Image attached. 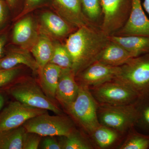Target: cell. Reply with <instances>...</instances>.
<instances>
[{"label": "cell", "mask_w": 149, "mask_h": 149, "mask_svg": "<svg viewBox=\"0 0 149 149\" xmlns=\"http://www.w3.org/2000/svg\"><path fill=\"white\" fill-rule=\"evenodd\" d=\"M108 36L88 25L79 27L66 40L65 46L72 61L75 76L95 61L97 56L109 42Z\"/></svg>", "instance_id": "cell-1"}, {"label": "cell", "mask_w": 149, "mask_h": 149, "mask_svg": "<svg viewBox=\"0 0 149 149\" xmlns=\"http://www.w3.org/2000/svg\"><path fill=\"white\" fill-rule=\"evenodd\" d=\"M35 21L31 17L22 19L15 24L13 42L22 49L29 50L39 37Z\"/></svg>", "instance_id": "cell-12"}, {"label": "cell", "mask_w": 149, "mask_h": 149, "mask_svg": "<svg viewBox=\"0 0 149 149\" xmlns=\"http://www.w3.org/2000/svg\"><path fill=\"white\" fill-rule=\"evenodd\" d=\"M99 104L119 106L135 103L140 98L131 88L113 80L89 88Z\"/></svg>", "instance_id": "cell-6"}, {"label": "cell", "mask_w": 149, "mask_h": 149, "mask_svg": "<svg viewBox=\"0 0 149 149\" xmlns=\"http://www.w3.org/2000/svg\"><path fill=\"white\" fill-rule=\"evenodd\" d=\"M114 80L130 87L140 98H149V53L133 57L120 66Z\"/></svg>", "instance_id": "cell-3"}, {"label": "cell", "mask_w": 149, "mask_h": 149, "mask_svg": "<svg viewBox=\"0 0 149 149\" xmlns=\"http://www.w3.org/2000/svg\"><path fill=\"white\" fill-rule=\"evenodd\" d=\"M59 13L68 22L76 27L88 25L80 0H54Z\"/></svg>", "instance_id": "cell-14"}, {"label": "cell", "mask_w": 149, "mask_h": 149, "mask_svg": "<svg viewBox=\"0 0 149 149\" xmlns=\"http://www.w3.org/2000/svg\"><path fill=\"white\" fill-rule=\"evenodd\" d=\"M119 132L109 127L100 125L91 136L96 144L102 148H106L114 144L119 139Z\"/></svg>", "instance_id": "cell-22"}, {"label": "cell", "mask_w": 149, "mask_h": 149, "mask_svg": "<svg viewBox=\"0 0 149 149\" xmlns=\"http://www.w3.org/2000/svg\"><path fill=\"white\" fill-rule=\"evenodd\" d=\"M136 103L119 106L99 104L97 116L100 124L119 133L128 132L134 127L137 121L138 112Z\"/></svg>", "instance_id": "cell-5"}, {"label": "cell", "mask_w": 149, "mask_h": 149, "mask_svg": "<svg viewBox=\"0 0 149 149\" xmlns=\"http://www.w3.org/2000/svg\"><path fill=\"white\" fill-rule=\"evenodd\" d=\"M7 40L6 34H2L0 35V59L4 56L5 47Z\"/></svg>", "instance_id": "cell-32"}, {"label": "cell", "mask_w": 149, "mask_h": 149, "mask_svg": "<svg viewBox=\"0 0 149 149\" xmlns=\"http://www.w3.org/2000/svg\"><path fill=\"white\" fill-rule=\"evenodd\" d=\"M5 103V97L3 95L0 91V111L2 109Z\"/></svg>", "instance_id": "cell-34"}, {"label": "cell", "mask_w": 149, "mask_h": 149, "mask_svg": "<svg viewBox=\"0 0 149 149\" xmlns=\"http://www.w3.org/2000/svg\"><path fill=\"white\" fill-rule=\"evenodd\" d=\"M54 136H44L40 142V149H62L60 142H58Z\"/></svg>", "instance_id": "cell-30"}, {"label": "cell", "mask_w": 149, "mask_h": 149, "mask_svg": "<svg viewBox=\"0 0 149 149\" xmlns=\"http://www.w3.org/2000/svg\"><path fill=\"white\" fill-rule=\"evenodd\" d=\"M26 131L44 136L67 137L75 130L72 121L63 114L51 116L48 112L39 115L23 125Z\"/></svg>", "instance_id": "cell-7"}, {"label": "cell", "mask_w": 149, "mask_h": 149, "mask_svg": "<svg viewBox=\"0 0 149 149\" xmlns=\"http://www.w3.org/2000/svg\"><path fill=\"white\" fill-rule=\"evenodd\" d=\"M6 18L5 5L2 0H0V27L3 24Z\"/></svg>", "instance_id": "cell-33"}, {"label": "cell", "mask_w": 149, "mask_h": 149, "mask_svg": "<svg viewBox=\"0 0 149 149\" xmlns=\"http://www.w3.org/2000/svg\"><path fill=\"white\" fill-rule=\"evenodd\" d=\"M8 90L11 95L20 102L36 108L50 111L56 114H62V111L54 100L46 95L40 85L33 80L19 81Z\"/></svg>", "instance_id": "cell-4"}, {"label": "cell", "mask_w": 149, "mask_h": 149, "mask_svg": "<svg viewBox=\"0 0 149 149\" xmlns=\"http://www.w3.org/2000/svg\"><path fill=\"white\" fill-rule=\"evenodd\" d=\"M61 141L63 149H91L93 147L75 131Z\"/></svg>", "instance_id": "cell-26"}, {"label": "cell", "mask_w": 149, "mask_h": 149, "mask_svg": "<svg viewBox=\"0 0 149 149\" xmlns=\"http://www.w3.org/2000/svg\"><path fill=\"white\" fill-rule=\"evenodd\" d=\"M54 45L50 38L45 33L39 35L30 52L39 66V72L49 63L52 56Z\"/></svg>", "instance_id": "cell-19"}, {"label": "cell", "mask_w": 149, "mask_h": 149, "mask_svg": "<svg viewBox=\"0 0 149 149\" xmlns=\"http://www.w3.org/2000/svg\"><path fill=\"white\" fill-rule=\"evenodd\" d=\"M119 149H148L149 136L140 133L133 127L128 131L127 139Z\"/></svg>", "instance_id": "cell-24"}, {"label": "cell", "mask_w": 149, "mask_h": 149, "mask_svg": "<svg viewBox=\"0 0 149 149\" xmlns=\"http://www.w3.org/2000/svg\"><path fill=\"white\" fill-rule=\"evenodd\" d=\"M119 34L149 37V19L144 12L141 0H131L130 15Z\"/></svg>", "instance_id": "cell-10"}, {"label": "cell", "mask_w": 149, "mask_h": 149, "mask_svg": "<svg viewBox=\"0 0 149 149\" xmlns=\"http://www.w3.org/2000/svg\"><path fill=\"white\" fill-rule=\"evenodd\" d=\"M21 70V65L11 69H0V90L9 89L17 83Z\"/></svg>", "instance_id": "cell-27"}, {"label": "cell", "mask_w": 149, "mask_h": 149, "mask_svg": "<svg viewBox=\"0 0 149 149\" xmlns=\"http://www.w3.org/2000/svg\"><path fill=\"white\" fill-rule=\"evenodd\" d=\"M26 132L23 125L0 131V149H23Z\"/></svg>", "instance_id": "cell-21"}, {"label": "cell", "mask_w": 149, "mask_h": 149, "mask_svg": "<svg viewBox=\"0 0 149 149\" xmlns=\"http://www.w3.org/2000/svg\"><path fill=\"white\" fill-rule=\"evenodd\" d=\"M42 28L47 34L56 38H63L70 32L68 22L54 13L46 12L41 17Z\"/></svg>", "instance_id": "cell-18"}, {"label": "cell", "mask_w": 149, "mask_h": 149, "mask_svg": "<svg viewBox=\"0 0 149 149\" xmlns=\"http://www.w3.org/2000/svg\"><path fill=\"white\" fill-rule=\"evenodd\" d=\"M138 118L134 128L149 136V98H140L136 103Z\"/></svg>", "instance_id": "cell-23"}, {"label": "cell", "mask_w": 149, "mask_h": 149, "mask_svg": "<svg viewBox=\"0 0 149 149\" xmlns=\"http://www.w3.org/2000/svg\"><path fill=\"white\" fill-rule=\"evenodd\" d=\"M133 57L124 48L109 40L99 54L95 62L111 66L120 67Z\"/></svg>", "instance_id": "cell-15"}, {"label": "cell", "mask_w": 149, "mask_h": 149, "mask_svg": "<svg viewBox=\"0 0 149 149\" xmlns=\"http://www.w3.org/2000/svg\"><path fill=\"white\" fill-rule=\"evenodd\" d=\"M83 10L92 20L97 19L102 12L100 0H80Z\"/></svg>", "instance_id": "cell-28"}, {"label": "cell", "mask_w": 149, "mask_h": 149, "mask_svg": "<svg viewBox=\"0 0 149 149\" xmlns=\"http://www.w3.org/2000/svg\"><path fill=\"white\" fill-rule=\"evenodd\" d=\"M110 41L124 48L134 57L149 53V37L140 36H108Z\"/></svg>", "instance_id": "cell-17"}, {"label": "cell", "mask_w": 149, "mask_h": 149, "mask_svg": "<svg viewBox=\"0 0 149 149\" xmlns=\"http://www.w3.org/2000/svg\"><path fill=\"white\" fill-rule=\"evenodd\" d=\"M42 137V136L37 133L27 131L24 137L23 149L39 148Z\"/></svg>", "instance_id": "cell-29"}, {"label": "cell", "mask_w": 149, "mask_h": 149, "mask_svg": "<svg viewBox=\"0 0 149 149\" xmlns=\"http://www.w3.org/2000/svg\"><path fill=\"white\" fill-rule=\"evenodd\" d=\"M11 8H13L16 4L17 0H6Z\"/></svg>", "instance_id": "cell-36"}, {"label": "cell", "mask_w": 149, "mask_h": 149, "mask_svg": "<svg viewBox=\"0 0 149 149\" xmlns=\"http://www.w3.org/2000/svg\"><path fill=\"white\" fill-rule=\"evenodd\" d=\"M123 1V0H100L104 15L102 32L107 36H109L120 24Z\"/></svg>", "instance_id": "cell-13"}, {"label": "cell", "mask_w": 149, "mask_h": 149, "mask_svg": "<svg viewBox=\"0 0 149 149\" xmlns=\"http://www.w3.org/2000/svg\"><path fill=\"white\" fill-rule=\"evenodd\" d=\"M49 63L63 69L72 68V59L65 45L59 43L54 45L53 53Z\"/></svg>", "instance_id": "cell-25"}, {"label": "cell", "mask_w": 149, "mask_h": 149, "mask_svg": "<svg viewBox=\"0 0 149 149\" xmlns=\"http://www.w3.org/2000/svg\"><path fill=\"white\" fill-rule=\"evenodd\" d=\"M21 65H26L34 72H39L37 62L28 50L15 49L0 59V69H11Z\"/></svg>", "instance_id": "cell-16"}, {"label": "cell", "mask_w": 149, "mask_h": 149, "mask_svg": "<svg viewBox=\"0 0 149 149\" xmlns=\"http://www.w3.org/2000/svg\"><path fill=\"white\" fill-rule=\"evenodd\" d=\"M143 5L144 9L149 15V0H144Z\"/></svg>", "instance_id": "cell-35"}, {"label": "cell", "mask_w": 149, "mask_h": 149, "mask_svg": "<svg viewBox=\"0 0 149 149\" xmlns=\"http://www.w3.org/2000/svg\"><path fill=\"white\" fill-rule=\"evenodd\" d=\"M98 106L89 88L79 85L76 98L65 109L80 127L91 135L101 125L97 116Z\"/></svg>", "instance_id": "cell-2"}, {"label": "cell", "mask_w": 149, "mask_h": 149, "mask_svg": "<svg viewBox=\"0 0 149 149\" xmlns=\"http://www.w3.org/2000/svg\"><path fill=\"white\" fill-rule=\"evenodd\" d=\"M62 68L52 63H48L39 72L40 85L46 95L56 100V93Z\"/></svg>", "instance_id": "cell-20"}, {"label": "cell", "mask_w": 149, "mask_h": 149, "mask_svg": "<svg viewBox=\"0 0 149 149\" xmlns=\"http://www.w3.org/2000/svg\"><path fill=\"white\" fill-rule=\"evenodd\" d=\"M79 89V84L72 69L62 68L56 91V100L66 108L75 100Z\"/></svg>", "instance_id": "cell-11"}, {"label": "cell", "mask_w": 149, "mask_h": 149, "mask_svg": "<svg viewBox=\"0 0 149 149\" xmlns=\"http://www.w3.org/2000/svg\"><path fill=\"white\" fill-rule=\"evenodd\" d=\"M120 67L111 66L95 61L75 76L79 85L88 88L114 80L119 74Z\"/></svg>", "instance_id": "cell-9"}, {"label": "cell", "mask_w": 149, "mask_h": 149, "mask_svg": "<svg viewBox=\"0 0 149 149\" xmlns=\"http://www.w3.org/2000/svg\"><path fill=\"white\" fill-rule=\"evenodd\" d=\"M47 112L18 101L10 102L0 113V131L17 128L32 118Z\"/></svg>", "instance_id": "cell-8"}, {"label": "cell", "mask_w": 149, "mask_h": 149, "mask_svg": "<svg viewBox=\"0 0 149 149\" xmlns=\"http://www.w3.org/2000/svg\"><path fill=\"white\" fill-rule=\"evenodd\" d=\"M44 0H25L24 8L19 17L23 16L25 14L32 10L33 9L42 2Z\"/></svg>", "instance_id": "cell-31"}]
</instances>
